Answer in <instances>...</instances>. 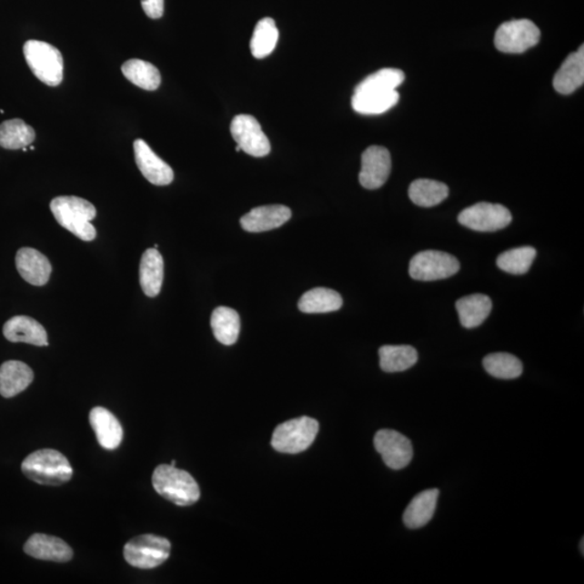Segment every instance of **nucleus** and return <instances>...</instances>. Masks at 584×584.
I'll return each instance as SVG.
<instances>
[{
  "mask_svg": "<svg viewBox=\"0 0 584 584\" xmlns=\"http://www.w3.org/2000/svg\"><path fill=\"white\" fill-rule=\"evenodd\" d=\"M171 543L166 538L142 535L126 543L124 558L136 569H152L164 564L170 557Z\"/></svg>",
  "mask_w": 584,
  "mask_h": 584,
  "instance_id": "nucleus-6",
  "label": "nucleus"
},
{
  "mask_svg": "<svg viewBox=\"0 0 584 584\" xmlns=\"http://www.w3.org/2000/svg\"><path fill=\"white\" fill-rule=\"evenodd\" d=\"M122 72L130 83L143 90L156 91L162 84L158 68L150 62L131 59L124 63Z\"/></svg>",
  "mask_w": 584,
  "mask_h": 584,
  "instance_id": "nucleus-27",
  "label": "nucleus"
},
{
  "mask_svg": "<svg viewBox=\"0 0 584 584\" xmlns=\"http://www.w3.org/2000/svg\"><path fill=\"white\" fill-rule=\"evenodd\" d=\"M408 194L412 203L429 208L443 203L448 197L449 188L442 182L418 179L411 183Z\"/></svg>",
  "mask_w": 584,
  "mask_h": 584,
  "instance_id": "nucleus-28",
  "label": "nucleus"
},
{
  "mask_svg": "<svg viewBox=\"0 0 584 584\" xmlns=\"http://www.w3.org/2000/svg\"><path fill=\"white\" fill-rule=\"evenodd\" d=\"M318 431L319 423L310 417L286 421L275 428L272 448L283 454H300L310 448Z\"/></svg>",
  "mask_w": 584,
  "mask_h": 584,
  "instance_id": "nucleus-5",
  "label": "nucleus"
},
{
  "mask_svg": "<svg viewBox=\"0 0 584 584\" xmlns=\"http://www.w3.org/2000/svg\"><path fill=\"white\" fill-rule=\"evenodd\" d=\"M379 357L381 369L391 374L408 370L418 362V352L411 346H383Z\"/></svg>",
  "mask_w": 584,
  "mask_h": 584,
  "instance_id": "nucleus-30",
  "label": "nucleus"
},
{
  "mask_svg": "<svg viewBox=\"0 0 584 584\" xmlns=\"http://www.w3.org/2000/svg\"><path fill=\"white\" fill-rule=\"evenodd\" d=\"M164 280V259L156 248H150L142 255L140 263V285L147 297L159 295Z\"/></svg>",
  "mask_w": 584,
  "mask_h": 584,
  "instance_id": "nucleus-22",
  "label": "nucleus"
},
{
  "mask_svg": "<svg viewBox=\"0 0 584 584\" xmlns=\"http://www.w3.org/2000/svg\"><path fill=\"white\" fill-rule=\"evenodd\" d=\"M456 308L463 327L472 329L478 327L489 317L492 302L488 296L474 294L458 300Z\"/></svg>",
  "mask_w": 584,
  "mask_h": 584,
  "instance_id": "nucleus-23",
  "label": "nucleus"
},
{
  "mask_svg": "<svg viewBox=\"0 0 584 584\" xmlns=\"http://www.w3.org/2000/svg\"><path fill=\"white\" fill-rule=\"evenodd\" d=\"M5 339L14 343H27L36 347H47L48 335L42 324L28 317H15L4 325Z\"/></svg>",
  "mask_w": 584,
  "mask_h": 584,
  "instance_id": "nucleus-17",
  "label": "nucleus"
},
{
  "mask_svg": "<svg viewBox=\"0 0 584 584\" xmlns=\"http://www.w3.org/2000/svg\"><path fill=\"white\" fill-rule=\"evenodd\" d=\"M405 74L398 68H382L357 86L354 94L389 93L404 83Z\"/></svg>",
  "mask_w": 584,
  "mask_h": 584,
  "instance_id": "nucleus-31",
  "label": "nucleus"
},
{
  "mask_svg": "<svg viewBox=\"0 0 584 584\" xmlns=\"http://www.w3.org/2000/svg\"><path fill=\"white\" fill-rule=\"evenodd\" d=\"M398 101V90L389 93L354 94L352 106L355 112L363 116H378L391 110Z\"/></svg>",
  "mask_w": 584,
  "mask_h": 584,
  "instance_id": "nucleus-29",
  "label": "nucleus"
},
{
  "mask_svg": "<svg viewBox=\"0 0 584 584\" xmlns=\"http://www.w3.org/2000/svg\"><path fill=\"white\" fill-rule=\"evenodd\" d=\"M15 266L22 278L34 286L47 284L53 272L48 257L34 248H21L15 256Z\"/></svg>",
  "mask_w": 584,
  "mask_h": 584,
  "instance_id": "nucleus-15",
  "label": "nucleus"
},
{
  "mask_svg": "<svg viewBox=\"0 0 584 584\" xmlns=\"http://www.w3.org/2000/svg\"><path fill=\"white\" fill-rule=\"evenodd\" d=\"M154 489L176 506H192L199 500L200 490L192 475L173 466L162 465L153 473Z\"/></svg>",
  "mask_w": 584,
  "mask_h": 584,
  "instance_id": "nucleus-3",
  "label": "nucleus"
},
{
  "mask_svg": "<svg viewBox=\"0 0 584 584\" xmlns=\"http://www.w3.org/2000/svg\"><path fill=\"white\" fill-rule=\"evenodd\" d=\"M583 540H584V539H582V540H581V553H582V555H583V553H584V548H583V546H584V542H583Z\"/></svg>",
  "mask_w": 584,
  "mask_h": 584,
  "instance_id": "nucleus-36",
  "label": "nucleus"
},
{
  "mask_svg": "<svg viewBox=\"0 0 584 584\" xmlns=\"http://www.w3.org/2000/svg\"><path fill=\"white\" fill-rule=\"evenodd\" d=\"M135 158L143 176L154 186H169L174 181V170L156 156L145 140L134 142Z\"/></svg>",
  "mask_w": 584,
  "mask_h": 584,
  "instance_id": "nucleus-13",
  "label": "nucleus"
},
{
  "mask_svg": "<svg viewBox=\"0 0 584 584\" xmlns=\"http://www.w3.org/2000/svg\"><path fill=\"white\" fill-rule=\"evenodd\" d=\"M50 209L56 222L79 239L91 242L96 237V227L91 223L96 216V209L88 200L59 196L50 203Z\"/></svg>",
  "mask_w": 584,
  "mask_h": 584,
  "instance_id": "nucleus-1",
  "label": "nucleus"
},
{
  "mask_svg": "<svg viewBox=\"0 0 584 584\" xmlns=\"http://www.w3.org/2000/svg\"><path fill=\"white\" fill-rule=\"evenodd\" d=\"M460 225L477 232H496L502 230L512 222V215L505 206L478 203L471 206L458 216Z\"/></svg>",
  "mask_w": 584,
  "mask_h": 584,
  "instance_id": "nucleus-9",
  "label": "nucleus"
},
{
  "mask_svg": "<svg viewBox=\"0 0 584 584\" xmlns=\"http://www.w3.org/2000/svg\"><path fill=\"white\" fill-rule=\"evenodd\" d=\"M584 83V49L583 45L576 53L567 56L562 66L555 74L553 87L559 94L570 95L579 89Z\"/></svg>",
  "mask_w": 584,
  "mask_h": 584,
  "instance_id": "nucleus-19",
  "label": "nucleus"
},
{
  "mask_svg": "<svg viewBox=\"0 0 584 584\" xmlns=\"http://www.w3.org/2000/svg\"><path fill=\"white\" fill-rule=\"evenodd\" d=\"M28 67L40 82L58 87L65 76V61L58 48L40 40H28L23 47Z\"/></svg>",
  "mask_w": 584,
  "mask_h": 584,
  "instance_id": "nucleus-4",
  "label": "nucleus"
},
{
  "mask_svg": "<svg viewBox=\"0 0 584 584\" xmlns=\"http://www.w3.org/2000/svg\"><path fill=\"white\" fill-rule=\"evenodd\" d=\"M34 379V372L19 360H8L0 366V395L5 398L25 391Z\"/></svg>",
  "mask_w": 584,
  "mask_h": 584,
  "instance_id": "nucleus-20",
  "label": "nucleus"
},
{
  "mask_svg": "<svg viewBox=\"0 0 584 584\" xmlns=\"http://www.w3.org/2000/svg\"><path fill=\"white\" fill-rule=\"evenodd\" d=\"M540 30L530 20H513L503 23L495 35V45L503 54H523L540 40Z\"/></svg>",
  "mask_w": 584,
  "mask_h": 584,
  "instance_id": "nucleus-8",
  "label": "nucleus"
},
{
  "mask_svg": "<svg viewBox=\"0 0 584 584\" xmlns=\"http://www.w3.org/2000/svg\"><path fill=\"white\" fill-rule=\"evenodd\" d=\"M342 297L329 288H314L306 292L299 300V310L307 314L330 313L340 310Z\"/></svg>",
  "mask_w": 584,
  "mask_h": 584,
  "instance_id": "nucleus-25",
  "label": "nucleus"
},
{
  "mask_svg": "<svg viewBox=\"0 0 584 584\" xmlns=\"http://www.w3.org/2000/svg\"><path fill=\"white\" fill-rule=\"evenodd\" d=\"M291 216V210L286 206H261L246 214L240 219V226L250 233L267 232L284 226Z\"/></svg>",
  "mask_w": 584,
  "mask_h": 584,
  "instance_id": "nucleus-14",
  "label": "nucleus"
},
{
  "mask_svg": "<svg viewBox=\"0 0 584 584\" xmlns=\"http://www.w3.org/2000/svg\"><path fill=\"white\" fill-rule=\"evenodd\" d=\"M231 134L240 150L248 156L265 157L271 152L270 140L254 116H235L231 123Z\"/></svg>",
  "mask_w": 584,
  "mask_h": 584,
  "instance_id": "nucleus-10",
  "label": "nucleus"
},
{
  "mask_svg": "<svg viewBox=\"0 0 584 584\" xmlns=\"http://www.w3.org/2000/svg\"><path fill=\"white\" fill-rule=\"evenodd\" d=\"M375 448L387 467L402 469L408 467L414 457L410 439L394 429H380L374 439Z\"/></svg>",
  "mask_w": 584,
  "mask_h": 584,
  "instance_id": "nucleus-11",
  "label": "nucleus"
},
{
  "mask_svg": "<svg viewBox=\"0 0 584 584\" xmlns=\"http://www.w3.org/2000/svg\"><path fill=\"white\" fill-rule=\"evenodd\" d=\"M536 257V249L525 246V247L509 249L502 253L497 257V266L507 273L523 275L530 270Z\"/></svg>",
  "mask_w": 584,
  "mask_h": 584,
  "instance_id": "nucleus-34",
  "label": "nucleus"
},
{
  "mask_svg": "<svg viewBox=\"0 0 584 584\" xmlns=\"http://www.w3.org/2000/svg\"><path fill=\"white\" fill-rule=\"evenodd\" d=\"M89 420L101 448L116 449L124 437L123 428L117 418L110 410L96 408L90 411Z\"/></svg>",
  "mask_w": 584,
  "mask_h": 584,
  "instance_id": "nucleus-18",
  "label": "nucleus"
},
{
  "mask_svg": "<svg viewBox=\"0 0 584 584\" xmlns=\"http://www.w3.org/2000/svg\"><path fill=\"white\" fill-rule=\"evenodd\" d=\"M239 151H242V150H240V147L237 146V152H239Z\"/></svg>",
  "mask_w": 584,
  "mask_h": 584,
  "instance_id": "nucleus-37",
  "label": "nucleus"
},
{
  "mask_svg": "<svg viewBox=\"0 0 584 584\" xmlns=\"http://www.w3.org/2000/svg\"><path fill=\"white\" fill-rule=\"evenodd\" d=\"M459 270L460 263L456 257L438 250L421 251L412 257L409 265L411 278L422 282L449 278Z\"/></svg>",
  "mask_w": 584,
  "mask_h": 584,
  "instance_id": "nucleus-7",
  "label": "nucleus"
},
{
  "mask_svg": "<svg viewBox=\"0 0 584 584\" xmlns=\"http://www.w3.org/2000/svg\"><path fill=\"white\" fill-rule=\"evenodd\" d=\"M35 130L25 120L15 118L0 124V146L5 150H21L35 141Z\"/></svg>",
  "mask_w": 584,
  "mask_h": 584,
  "instance_id": "nucleus-26",
  "label": "nucleus"
},
{
  "mask_svg": "<svg viewBox=\"0 0 584 584\" xmlns=\"http://www.w3.org/2000/svg\"><path fill=\"white\" fill-rule=\"evenodd\" d=\"M391 154L386 147L372 146L363 153L359 183L368 190H377L388 181L391 174Z\"/></svg>",
  "mask_w": 584,
  "mask_h": 584,
  "instance_id": "nucleus-12",
  "label": "nucleus"
},
{
  "mask_svg": "<svg viewBox=\"0 0 584 584\" xmlns=\"http://www.w3.org/2000/svg\"><path fill=\"white\" fill-rule=\"evenodd\" d=\"M439 497L438 489H428L418 494L406 508L403 520L410 529H419L432 519Z\"/></svg>",
  "mask_w": 584,
  "mask_h": 584,
  "instance_id": "nucleus-21",
  "label": "nucleus"
},
{
  "mask_svg": "<svg viewBox=\"0 0 584 584\" xmlns=\"http://www.w3.org/2000/svg\"><path fill=\"white\" fill-rule=\"evenodd\" d=\"M484 368L492 377L498 379L511 380L523 374V364L520 360L508 353H492L483 359Z\"/></svg>",
  "mask_w": 584,
  "mask_h": 584,
  "instance_id": "nucleus-33",
  "label": "nucleus"
},
{
  "mask_svg": "<svg viewBox=\"0 0 584 584\" xmlns=\"http://www.w3.org/2000/svg\"><path fill=\"white\" fill-rule=\"evenodd\" d=\"M278 37L279 32L273 19L260 20L257 23L253 38H251V54L256 59L267 58L277 47Z\"/></svg>",
  "mask_w": 584,
  "mask_h": 584,
  "instance_id": "nucleus-32",
  "label": "nucleus"
},
{
  "mask_svg": "<svg viewBox=\"0 0 584 584\" xmlns=\"http://www.w3.org/2000/svg\"><path fill=\"white\" fill-rule=\"evenodd\" d=\"M22 472L40 485L60 486L73 477V468L65 456L55 449H40L27 456Z\"/></svg>",
  "mask_w": 584,
  "mask_h": 584,
  "instance_id": "nucleus-2",
  "label": "nucleus"
},
{
  "mask_svg": "<svg viewBox=\"0 0 584 584\" xmlns=\"http://www.w3.org/2000/svg\"><path fill=\"white\" fill-rule=\"evenodd\" d=\"M25 552L37 559L65 563L73 559V549L60 538L44 534L33 535L25 545Z\"/></svg>",
  "mask_w": 584,
  "mask_h": 584,
  "instance_id": "nucleus-16",
  "label": "nucleus"
},
{
  "mask_svg": "<svg viewBox=\"0 0 584 584\" xmlns=\"http://www.w3.org/2000/svg\"><path fill=\"white\" fill-rule=\"evenodd\" d=\"M141 5L148 18L156 20L164 15V0H141Z\"/></svg>",
  "mask_w": 584,
  "mask_h": 584,
  "instance_id": "nucleus-35",
  "label": "nucleus"
},
{
  "mask_svg": "<svg viewBox=\"0 0 584 584\" xmlns=\"http://www.w3.org/2000/svg\"><path fill=\"white\" fill-rule=\"evenodd\" d=\"M211 328L216 339L225 346H233L240 332V318L237 311L227 307H216L211 315Z\"/></svg>",
  "mask_w": 584,
  "mask_h": 584,
  "instance_id": "nucleus-24",
  "label": "nucleus"
}]
</instances>
